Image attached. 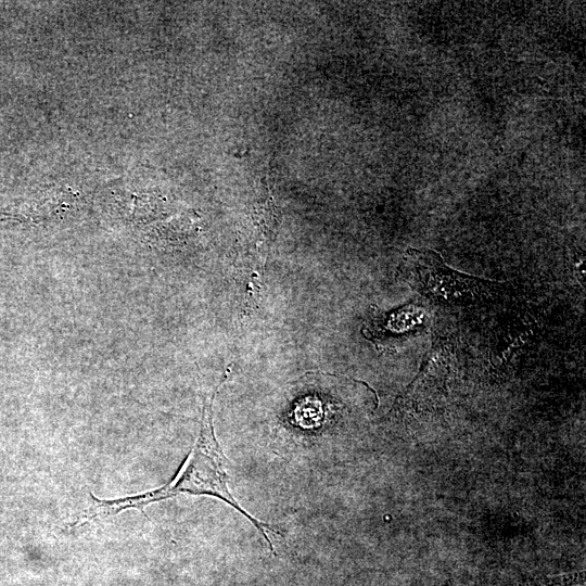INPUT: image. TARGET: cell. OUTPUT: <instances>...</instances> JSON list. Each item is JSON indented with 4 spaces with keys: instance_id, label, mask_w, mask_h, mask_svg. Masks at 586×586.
<instances>
[{
    "instance_id": "3",
    "label": "cell",
    "mask_w": 586,
    "mask_h": 586,
    "mask_svg": "<svg viewBox=\"0 0 586 586\" xmlns=\"http://www.w3.org/2000/svg\"><path fill=\"white\" fill-rule=\"evenodd\" d=\"M428 313L424 308L407 304L392 311L384 319V331L393 334H404L416 331L426 324Z\"/></svg>"
},
{
    "instance_id": "2",
    "label": "cell",
    "mask_w": 586,
    "mask_h": 586,
    "mask_svg": "<svg viewBox=\"0 0 586 586\" xmlns=\"http://www.w3.org/2000/svg\"><path fill=\"white\" fill-rule=\"evenodd\" d=\"M397 275L424 298L444 306L481 305L496 300L500 282L471 276L445 264L435 251L409 247Z\"/></svg>"
},
{
    "instance_id": "1",
    "label": "cell",
    "mask_w": 586,
    "mask_h": 586,
    "mask_svg": "<svg viewBox=\"0 0 586 586\" xmlns=\"http://www.w3.org/2000/svg\"><path fill=\"white\" fill-rule=\"evenodd\" d=\"M226 378L227 374L212 395L204 399L200 433L194 447L167 484L139 495L110 500L99 499L90 493L91 505L73 522L72 527H78L94 519L116 515L128 509H138L144 514L146 506L181 494L211 496L225 501L245 517L268 543L270 551L276 555L271 535H278V530L260 522L242 508L229 488L230 463L216 438L213 424V403Z\"/></svg>"
}]
</instances>
